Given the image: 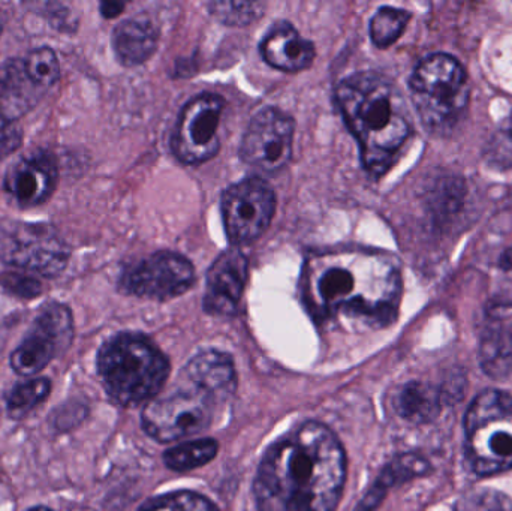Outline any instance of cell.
<instances>
[{"label":"cell","instance_id":"obj_1","mask_svg":"<svg viewBox=\"0 0 512 511\" xmlns=\"http://www.w3.org/2000/svg\"><path fill=\"white\" fill-rule=\"evenodd\" d=\"M346 456L331 429L306 422L265 452L255 479L258 511H336Z\"/></svg>","mask_w":512,"mask_h":511},{"label":"cell","instance_id":"obj_2","mask_svg":"<svg viewBox=\"0 0 512 511\" xmlns=\"http://www.w3.org/2000/svg\"><path fill=\"white\" fill-rule=\"evenodd\" d=\"M402 291L396 258L382 252H328L307 263L304 299L312 314L324 320L390 326L399 315Z\"/></svg>","mask_w":512,"mask_h":511},{"label":"cell","instance_id":"obj_3","mask_svg":"<svg viewBox=\"0 0 512 511\" xmlns=\"http://www.w3.org/2000/svg\"><path fill=\"white\" fill-rule=\"evenodd\" d=\"M336 99L360 146L364 168L381 177L393 167L412 134L402 95L382 75L360 72L340 81Z\"/></svg>","mask_w":512,"mask_h":511},{"label":"cell","instance_id":"obj_4","mask_svg":"<svg viewBox=\"0 0 512 511\" xmlns=\"http://www.w3.org/2000/svg\"><path fill=\"white\" fill-rule=\"evenodd\" d=\"M96 365L108 396L122 407L153 401L170 377L165 354L137 333H120L105 342Z\"/></svg>","mask_w":512,"mask_h":511},{"label":"cell","instance_id":"obj_5","mask_svg":"<svg viewBox=\"0 0 512 511\" xmlns=\"http://www.w3.org/2000/svg\"><path fill=\"white\" fill-rule=\"evenodd\" d=\"M412 102L423 125L433 134H448L465 114L471 96L462 63L435 53L418 63L409 80Z\"/></svg>","mask_w":512,"mask_h":511},{"label":"cell","instance_id":"obj_6","mask_svg":"<svg viewBox=\"0 0 512 511\" xmlns=\"http://www.w3.org/2000/svg\"><path fill=\"white\" fill-rule=\"evenodd\" d=\"M224 399L180 372L170 390L159 393L144 408L141 423L159 443L195 437L210 428Z\"/></svg>","mask_w":512,"mask_h":511},{"label":"cell","instance_id":"obj_7","mask_svg":"<svg viewBox=\"0 0 512 511\" xmlns=\"http://www.w3.org/2000/svg\"><path fill=\"white\" fill-rule=\"evenodd\" d=\"M466 455L480 476L512 468V396L486 390L469 407L465 419Z\"/></svg>","mask_w":512,"mask_h":511},{"label":"cell","instance_id":"obj_8","mask_svg":"<svg viewBox=\"0 0 512 511\" xmlns=\"http://www.w3.org/2000/svg\"><path fill=\"white\" fill-rule=\"evenodd\" d=\"M0 260L17 269L54 278L65 270L69 248L50 225L3 221L0 222Z\"/></svg>","mask_w":512,"mask_h":511},{"label":"cell","instance_id":"obj_9","mask_svg":"<svg viewBox=\"0 0 512 511\" xmlns=\"http://www.w3.org/2000/svg\"><path fill=\"white\" fill-rule=\"evenodd\" d=\"M225 233L236 246L249 245L270 227L276 210L273 188L259 177L231 185L222 195Z\"/></svg>","mask_w":512,"mask_h":511},{"label":"cell","instance_id":"obj_10","mask_svg":"<svg viewBox=\"0 0 512 511\" xmlns=\"http://www.w3.org/2000/svg\"><path fill=\"white\" fill-rule=\"evenodd\" d=\"M224 108V98L215 93L195 96L183 107L171 138V149L180 162L203 164L219 152Z\"/></svg>","mask_w":512,"mask_h":511},{"label":"cell","instance_id":"obj_11","mask_svg":"<svg viewBox=\"0 0 512 511\" xmlns=\"http://www.w3.org/2000/svg\"><path fill=\"white\" fill-rule=\"evenodd\" d=\"M74 323L71 311L60 303L44 306L21 344L11 354L12 371L32 378L71 345Z\"/></svg>","mask_w":512,"mask_h":511},{"label":"cell","instance_id":"obj_12","mask_svg":"<svg viewBox=\"0 0 512 511\" xmlns=\"http://www.w3.org/2000/svg\"><path fill=\"white\" fill-rule=\"evenodd\" d=\"M191 261L174 252H156L129 266L120 276V288L143 299L168 300L182 296L194 285Z\"/></svg>","mask_w":512,"mask_h":511},{"label":"cell","instance_id":"obj_13","mask_svg":"<svg viewBox=\"0 0 512 511\" xmlns=\"http://www.w3.org/2000/svg\"><path fill=\"white\" fill-rule=\"evenodd\" d=\"M292 143L294 120L279 108L265 107L243 135L240 158L264 173H276L291 161Z\"/></svg>","mask_w":512,"mask_h":511},{"label":"cell","instance_id":"obj_14","mask_svg":"<svg viewBox=\"0 0 512 511\" xmlns=\"http://www.w3.org/2000/svg\"><path fill=\"white\" fill-rule=\"evenodd\" d=\"M248 270V258L237 249L219 255L207 273L204 309L212 315L236 314L245 293Z\"/></svg>","mask_w":512,"mask_h":511},{"label":"cell","instance_id":"obj_15","mask_svg":"<svg viewBox=\"0 0 512 511\" xmlns=\"http://www.w3.org/2000/svg\"><path fill=\"white\" fill-rule=\"evenodd\" d=\"M57 179L56 159L38 150L12 165L5 177V189L21 206H39L51 197Z\"/></svg>","mask_w":512,"mask_h":511},{"label":"cell","instance_id":"obj_16","mask_svg":"<svg viewBox=\"0 0 512 511\" xmlns=\"http://www.w3.org/2000/svg\"><path fill=\"white\" fill-rule=\"evenodd\" d=\"M259 50L268 65L285 72L304 71L316 56L315 45L309 39L301 38L297 29L286 21L273 24Z\"/></svg>","mask_w":512,"mask_h":511},{"label":"cell","instance_id":"obj_17","mask_svg":"<svg viewBox=\"0 0 512 511\" xmlns=\"http://www.w3.org/2000/svg\"><path fill=\"white\" fill-rule=\"evenodd\" d=\"M42 95L27 75L23 59H9L0 66V114L17 120L32 110Z\"/></svg>","mask_w":512,"mask_h":511},{"label":"cell","instance_id":"obj_18","mask_svg":"<svg viewBox=\"0 0 512 511\" xmlns=\"http://www.w3.org/2000/svg\"><path fill=\"white\" fill-rule=\"evenodd\" d=\"M158 29L152 21L129 18L114 29V53L125 66H137L147 62L158 47Z\"/></svg>","mask_w":512,"mask_h":511},{"label":"cell","instance_id":"obj_19","mask_svg":"<svg viewBox=\"0 0 512 511\" xmlns=\"http://www.w3.org/2000/svg\"><path fill=\"white\" fill-rule=\"evenodd\" d=\"M182 372L224 401H227L236 390V368L233 359L221 351L210 350L197 354L189 360Z\"/></svg>","mask_w":512,"mask_h":511},{"label":"cell","instance_id":"obj_20","mask_svg":"<svg viewBox=\"0 0 512 511\" xmlns=\"http://www.w3.org/2000/svg\"><path fill=\"white\" fill-rule=\"evenodd\" d=\"M444 392L432 384L411 381L397 393L394 408L406 422L426 425L441 414Z\"/></svg>","mask_w":512,"mask_h":511},{"label":"cell","instance_id":"obj_21","mask_svg":"<svg viewBox=\"0 0 512 511\" xmlns=\"http://www.w3.org/2000/svg\"><path fill=\"white\" fill-rule=\"evenodd\" d=\"M480 363L492 378L512 374V324H495L484 332L480 342Z\"/></svg>","mask_w":512,"mask_h":511},{"label":"cell","instance_id":"obj_22","mask_svg":"<svg viewBox=\"0 0 512 511\" xmlns=\"http://www.w3.org/2000/svg\"><path fill=\"white\" fill-rule=\"evenodd\" d=\"M219 444L210 438L191 440L164 453V462L170 470L188 473L209 464L218 455Z\"/></svg>","mask_w":512,"mask_h":511},{"label":"cell","instance_id":"obj_23","mask_svg":"<svg viewBox=\"0 0 512 511\" xmlns=\"http://www.w3.org/2000/svg\"><path fill=\"white\" fill-rule=\"evenodd\" d=\"M51 392V383L48 378H29V380L18 383L12 387L11 392L6 396V408L9 416L20 419L30 411L35 410L48 398Z\"/></svg>","mask_w":512,"mask_h":511},{"label":"cell","instance_id":"obj_24","mask_svg":"<svg viewBox=\"0 0 512 511\" xmlns=\"http://www.w3.org/2000/svg\"><path fill=\"white\" fill-rule=\"evenodd\" d=\"M411 20V14L405 9L384 6L379 8L370 21V36L373 44L378 48H387L393 45L405 32Z\"/></svg>","mask_w":512,"mask_h":511},{"label":"cell","instance_id":"obj_25","mask_svg":"<svg viewBox=\"0 0 512 511\" xmlns=\"http://www.w3.org/2000/svg\"><path fill=\"white\" fill-rule=\"evenodd\" d=\"M23 60L27 75L42 93L47 92L59 80V60L51 48H36Z\"/></svg>","mask_w":512,"mask_h":511},{"label":"cell","instance_id":"obj_26","mask_svg":"<svg viewBox=\"0 0 512 511\" xmlns=\"http://www.w3.org/2000/svg\"><path fill=\"white\" fill-rule=\"evenodd\" d=\"M264 3L258 2H212L210 14L227 26H249L264 14Z\"/></svg>","mask_w":512,"mask_h":511},{"label":"cell","instance_id":"obj_27","mask_svg":"<svg viewBox=\"0 0 512 511\" xmlns=\"http://www.w3.org/2000/svg\"><path fill=\"white\" fill-rule=\"evenodd\" d=\"M454 511H512V501L498 489L474 488L457 500Z\"/></svg>","mask_w":512,"mask_h":511},{"label":"cell","instance_id":"obj_28","mask_svg":"<svg viewBox=\"0 0 512 511\" xmlns=\"http://www.w3.org/2000/svg\"><path fill=\"white\" fill-rule=\"evenodd\" d=\"M140 511H218L203 495L180 491L153 498Z\"/></svg>","mask_w":512,"mask_h":511},{"label":"cell","instance_id":"obj_29","mask_svg":"<svg viewBox=\"0 0 512 511\" xmlns=\"http://www.w3.org/2000/svg\"><path fill=\"white\" fill-rule=\"evenodd\" d=\"M23 132L17 120L8 119L0 114V161L20 149Z\"/></svg>","mask_w":512,"mask_h":511},{"label":"cell","instance_id":"obj_30","mask_svg":"<svg viewBox=\"0 0 512 511\" xmlns=\"http://www.w3.org/2000/svg\"><path fill=\"white\" fill-rule=\"evenodd\" d=\"M15 279H17L18 282H14L11 278H8V282L5 284L12 293L18 294L20 297L38 296L39 288H41L39 282L33 281V279L30 278H21L20 275H15Z\"/></svg>","mask_w":512,"mask_h":511},{"label":"cell","instance_id":"obj_31","mask_svg":"<svg viewBox=\"0 0 512 511\" xmlns=\"http://www.w3.org/2000/svg\"><path fill=\"white\" fill-rule=\"evenodd\" d=\"M123 8H125V5H122V3H102L101 11L105 17L113 18L120 14Z\"/></svg>","mask_w":512,"mask_h":511},{"label":"cell","instance_id":"obj_32","mask_svg":"<svg viewBox=\"0 0 512 511\" xmlns=\"http://www.w3.org/2000/svg\"><path fill=\"white\" fill-rule=\"evenodd\" d=\"M498 264L502 270H505V272H511V270H512V248L505 249V251L502 252L501 257H499Z\"/></svg>","mask_w":512,"mask_h":511},{"label":"cell","instance_id":"obj_33","mask_svg":"<svg viewBox=\"0 0 512 511\" xmlns=\"http://www.w3.org/2000/svg\"><path fill=\"white\" fill-rule=\"evenodd\" d=\"M504 132H507V134L510 135V137H512V111L510 119H508V126L507 128L504 129Z\"/></svg>","mask_w":512,"mask_h":511},{"label":"cell","instance_id":"obj_34","mask_svg":"<svg viewBox=\"0 0 512 511\" xmlns=\"http://www.w3.org/2000/svg\"><path fill=\"white\" fill-rule=\"evenodd\" d=\"M27 511H54V510L48 509V507L39 506V507H33V509H29Z\"/></svg>","mask_w":512,"mask_h":511},{"label":"cell","instance_id":"obj_35","mask_svg":"<svg viewBox=\"0 0 512 511\" xmlns=\"http://www.w3.org/2000/svg\"><path fill=\"white\" fill-rule=\"evenodd\" d=\"M0 32H2V21H0Z\"/></svg>","mask_w":512,"mask_h":511}]
</instances>
